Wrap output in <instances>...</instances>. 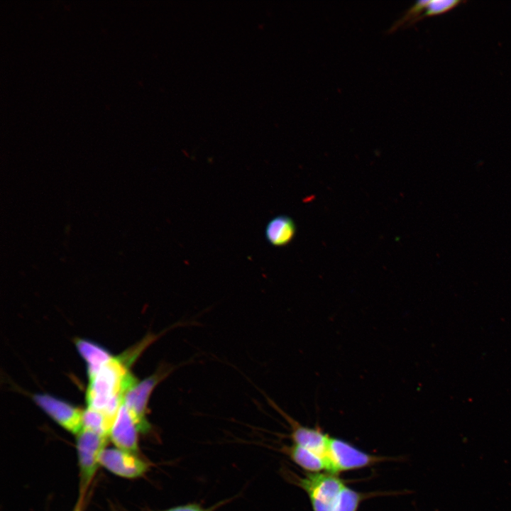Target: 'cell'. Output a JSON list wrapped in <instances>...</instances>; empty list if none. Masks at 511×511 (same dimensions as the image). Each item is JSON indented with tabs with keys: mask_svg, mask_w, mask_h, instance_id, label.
<instances>
[{
	"mask_svg": "<svg viewBox=\"0 0 511 511\" xmlns=\"http://www.w3.org/2000/svg\"><path fill=\"white\" fill-rule=\"evenodd\" d=\"M131 363L125 354L113 356L89 378L87 407L103 413L114 422L125 392L138 381L128 370Z\"/></svg>",
	"mask_w": 511,
	"mask_h": 511,
	"instance_id": "cell-1",
	"label": "cell"
},
{
	"mask_svg": "<svg viewBox=\"0 0 511 511\" xmlns=\"http://www.w3.org/2000/svg\"><path fill=\"white\" fill-rule=\"evenodd\" d=\"M174 368L164 364L150 376L138 380L125 392L123 403L127 408L139 432L147 433L151 428L147 419L148 402L154 388L168 376Z\"/></svg>",
	"mask_w": 511,
	"mask_h": 511,
	"instance_id": "cell-2",
	"label": "cell"
},
{
	"mask_svg": "<svg viewBox=\"0 0 511 511\" xmlns=\"http://www.w3.org/2000/svg\"><path fill=\"white\" fill-rule=\"evenodd\" d=\"M77 451L80 473V492L83 496L99 467V456L109 437L82 429L77 435Z\"/></svg>",
	"mask_w": 511,
	"mask_h": 511,
	"instance_id": "cell-3",
	"label": "cell"
},
{
	"mask_svg": "<svg viewBox=\"0 0 511 511\" xmlns=\"http://www.w3.org/2000/svg\"><path fill=\"white\" fill-rule=\"evenodd\" d=\"M381 457L362 451L349 443L329 437L328 442L327 472H339L365 468L380 461Z\"/></svg>",
	"mask_w": 511,
	"mask_h": 511,
	"instance_id": "cell-4",
	"label": "cell"
},
{
	"mask_svg": "<svg viewBox=\"0 0 511 511\" xmlns=\"http://www.w3.org/2000/svg\"><path fill=\"white\" fill-rule=\"evenodd\" d=\"M33 399L48 415L69 432L77 435L82 429L83 410L48 394H36Z\"/></svg>",
	"mask_w": 511,
	"mask_h": 511,
	"instance_id": "cell-5",
	"label": "cell"
},
{
	"mask_svg": "<svg viewBox=\"0 0 511 511\" xmlns=\"http://www.w3.org/2000/svg\"><path fill=\"white\" fill-rule=\"evenodd\" d=\"M99 461L110 472L126 478L141 477L149 467L148 463L136 454L118 448H105L100 454Z\"/></svg>",
	"mask_w": 511,
	"mask_h": 511,
	"instance_id": "cell-6",
	"label": "cell"
},
{
	"mask_svg": "<svg viewBox=\"0 0 511 511\" xmlns=\"http://www.w3.org/2000/svg\"><path fill=\"white\" fill-rule=\"evenodd\" d=\"M297 479V484L305 490L309 498L331 504H335L345 485L341 479L330 473H309Z\"/></svg>",
	"mask_w": 511,
	"mask_h": 511,
	"instance_id": "cell-7",
	"label": "cell"
},
{
	"mask_svg": "<svg viewBox=\"0 0 511 511\" xmlns=\"http://www.w3.org/2000/svg\"><path fill=\"white\" fill-rule=\"evenodd\" d=\"M138 429L122 402L110 429L109 438L119 449L136 454Z\"/></svg>",
	"mask_w": 511,
	"mask_h": 511,
	"instance_id": "cell-8",
	"label": "cell"
},
{
	"mask_svg": "<svg viewBox=\"0 0 511 511\" xmlns=\"http://www.w3.org/2000/svg\"><path fill=\"white\" fill-rule=\"evenodd\" d=\"M292 427L290 436L297 445L303 446L324 458L327 466L328 442L329 436L319 428L302 426L284 414ZM327 471V469H326Z\"/></svg>",
	"mask_w": 511,
	"mask_h": 511,
	"instance_id": "cell-9",
	"label": "cell"
},
{
	"mask_svg": "<svg viewBox=\"0 0 511 511\" xmlns=\"http://www.w3.org/2000/svg\"><path fill=\"white\" fill-rule=\"evenodd\" d=\"M296 233L294 221L288 216L280 215L272 219L267 224L265 236L273 246L281 247L290 243Z\"/></svg>",
	"mask_w": 511,
	"mask_h": 511,
	"instance_id": "cell-10",
	"label": "cell"
},
{
	"mask_svg": "<svg viewBox=\"0 0 511 511\" xmlns=\"http://www.w3.org/2000/svg\"><path fill=\"white\" fill-rule=\"evenodd\" d=\"M75 345L87 364L89 378L94 376L113 357L101 346L85 339L76 340Z\"/></svg>",
	"mask_w": 511,
	"mask_h": 511,
	"instance_id": "cell-11",
	"label": "cell"
},
{
	"mask_svg": "<svg viewBox=\"0 0 511 511\" xmlns=\"http://www.w3.org/2000/svg\"><path fill=\"white\" fill-rule=\"evenodd\" d=\"M290 458L304 470L310 473H319L327 469L325 460L312 451L293 444L286 449Z\"/></svg>",
	"mask_w": 511,
	"mask_h": 511,
	"instance_id": "cell-12",
	"label": "cell"
},
{
	"mask_svg": "<svg viewBox=\"0 0 511 511\" xmlns=\"http://www.w3.org/2000/svg\"><path fill=\"white\" fill-rule=\"evenodd\" d=\"M113 421L103 413L87 407L83 410L82 429L109 437Z\"/></svg>",
	"mask_w": 511,
	"mask_h": 511,
	"instance_id": "cell-13",
	"label": "cell"
},
{
	"mask_svg": "<svg viewBox=\"0 0 511 511\" xmlns=\"http://www.w3.org/2000/svg\"><path fill=\"white\" fill-rule=\"evenodd\" d=\"M363 498V494L344 485L336 500L334 511H357Z\"/></svg>",
	"mask_w": 511,
	"mask_h": 511,
	"instance_id": "cell-14",
	"label": "cell"
},
{
	"mask_svg": "<svg viewBox=\"0 0 511 511\" xmlns=\"http://www.w3.org/2000/svg\"><path fill=\"white\" fill-rule=\"evenodd\" d=\"M462 1H449V0H432L429 1L428 4L426 7L424 13L422 16V18L425 17L439 15L446 13Z\"/></svg>",
	"mask_w": 511,
	"mask_h": 511,
	"instance_id": "cell-15",
	"label": "cell"
},
{
	"mask_svg": "<svg viewBox=\"0 0 511 511\" xmlns=\"http://www.w3.org/2000/svg\"><path fill=\"white\" fill-rule=\"evenodd\" d=\"M314 511H334V505L324 502L314 498H309Z\"/></svg>",
	"mask_w": 511,
	"mask_h": 511,
	"instance_id": "cell-16",
	"label": "cell"
},
{
	"mask_svg": "<svg viewBox=\"0 0 511 511\" xmlns=\"http://www.w3.org/2000/svg\"><path fill=\"white\" fill-rule=\"evenodd\" d=\"M164 511H209L197 504H187L170 508Z\"/></svg>",
	"mask_w": 511,
	"mask_h": 511,
	"instance_id": "cell-17",
	"label": "cell"
},
{
	"mask_svg": "<svg viewBox=\"0 0 511 511\" xmlns=\"http://www.w3.org/2000/svg\"><path fill=\"white\" fill-rule=\"evenodd\" d=\"M82 500H83V496L80 495V499L78 500V502H77L74 511H81L82 510Z\"/></svg>",
	"mask_w": 511,
	"mask_h": 511,
	"instance_id": "cell-18",
	"label": "cell"
}]
</instances>
